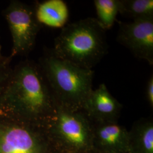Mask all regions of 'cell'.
Returning a JSON list of instances; mask_svg holds the SVG:
<instances>
[{
	"label": "cell",
	"mask_w": 153,
	"mask_h": 153,
	"mask_svg": "<svg viewBox=\"0 0 153 153\" xmlns=\"http://www.w3.org/2000/svg\"><path fill=\"white\" fill-rule=\"evenodd\" d=\"M57 105L39 64L23 61L13 69L0 102V115L46 129Z\"/></svg>",
	"instance_id": "cell-1"
},
{
	"label": "cell",
	"mask_w": 153,
	"mask_h": 153,
	"mask_svg": "<svg viewBox=\"0 0 153 153\" xmlns=\"http://www.w3.org/2000/svg\"><path fill=\"white\" fill-rule=\"evenodd\" d=\"M108 48L105 31L96 18L89 17L66 25L55 38L51 51L61 60L92 70Z\"/></svg>",
	"instance_id": "cell-2"
},
{
	"label": "cell",
	"mask_w": 153,
	"mask_h": 153,
	"mask_svg": "<svg viewBox=\"0 0 153 153\" xmlns=\"http://www.w3.org/2000/svg\"><path fill=\"white\" fill-rule=\"evenodd\" d=\"M39 65L58 105L72 111L82 110L93 90L94 72L55 56L51 51L40 58Z\"/></svg>",
	"instance_id": "cell-3"
},
{
	"label": "cell",
	"mask_w": 153,
	"mask_h": 153,
	"mask_svg": "<svg viewBox=\"0 0 153 153\" xmlns=\"http://www.w3.org/2000/svg\"><path fill=\"white\" fill-rule=\"evenodd\" d=\"M46 130L57 147L64 146L70 153L93 150V123L82 110L72 111L57 105Z\"/></svg>",
	"instance_id": "cell-4"
},
{
	"label": "cell",
	"mask_w": 153,
	"mask_h": 153,
	"mask_svg": "<svg viewBox=\"0 0 153 153\" xmlns=\"http://www.w3.org/2000/svg\"><path fill=\"white\" fill-rule=\"evenodd\" d=\"M44 128L0 115V153H57Z\"/></svg>",
	"instance_id": "cell-5"
},
{
	"label": "cell",
	"mask_w": 153,
	"mask_h": 153,
	"mask_svg": "<svg viewBox=\"0 0 153 153\" xmlns=\"http://www.w3.org/2000/svg\"><path fill=\"white\" fill-rule=\"evenodd\" d=\"M4 16L11 33L13 47L9 56L27 55L33 50L42 26L38 22L33 7L19 1H10Z\"/></svg>",
	"instance_id": "cell-6"
},
{
	"label": "cell",
	"mask_w": 153,
	"mask_h": 153,
	"mask_svg": "<svg viewBox=\"0 0 153 153\" xmlns=\"http://www.w3.org/2000/svg\"><path fill=\"white\" fill-rule=\"evenodd\" d=\"M116 40L135 57L153 65V17L121 22Z\"/></svg>",
	"instance_id": "cell-7"
},
{
	"label": "cell",
	"mask_w": 153,
	"mask_h": 153,
	"mask_svg": "<svg viewBox=\"0 0 153 153\" xmlns=\"http://www.w3.org/2000/svg\"><path fill=\"white\" fill-rule=\"evenodd\" d=\"M122 105L102 83L90 93L82 110L93 123L117 122Z\"/></svg>",
	"instance_id": "cell-8"
},
{
	"label": "cell",
	"mask_w": 153,
	"mask_h": 153,
	"mask_svg": "<svg viewBox=\"0 0 153 153\" xmlns=\"http://www.w3.org/2000/svg\"><path fill=\"white\" fill-rule=\"evenodd\" d=\"M93 149L99 153H128L129 131L117 122L93 123Z\"/></svg>",
	"instance_id": "cell-9"
},
{
	"label": "cell",
	"mask_w": 153,
	"mask_h": 153,
	"mask_svg": "<svg viewBox=\"0 0 153 153\" xmlns=\"http://www.w3.org/2000/svg\"><path fill=\"white\" fill-rule=\"evenodd\" d=\"M35 17L42 25L49 27L65 26L69 16L67 4L62 0H45L37 2L33 7Z\"/></svg>",
	"instance_id": "cell-10"
},
{
	"label": "cell",
	"mask_w": 153,
	"mask_h": 153,
	"mask_svg": "<svg viewBox=\"0 0 153 153\" xmlns=\"http://www.w3.org/2000/svg\"><path fill=\"white\" fill-rule=\"evenodd\" d=\"M128 153H153V121L142 119L129 131Z\"/></svg>",
	"instance_id": "cell-11"
},
{
	"label": "cell",
	"mask_w": 153,
	"mask_h": 153,
	"mask_svg": "<svg viewBox=\"0 0 153 153\" xmlns=\"http://www.w3.org/2000/svg\"><path fill=\"white\" fill-rule=\"evenodd\" d=\"M97 20L105 31L114 26L120 11V0H95Z\"/></svg>",
	"instance_id": "cell-12"
},
{
	"label": "cell",
	"mask_w": 153,
	"mask_h": 153,
	"mask_svg": "<svg viewBox=\"0 0 153 153\" xmlns=\"http://www.w3.org/2000/svg\"><path fill=\"white\" fill-rule=\"evenodd\" d=\"M119 13L134 19L153 17V0H120Z\"/></svg>",
	"instance_id": "cell-13"
},
{
	"label": "cell",
	"mask_w": 153,
	"mask_h": 153,
	"mask_svg": "<svg viewBox=\"0 0 153 153\" xmlns=\"http://www.w3.org/2000/svg\"><path fill=\"white\" fill-rule=\"evenodd\" d=\"M11 59L9 56L0 60V102L13 71L10 65Z\"/></svg>",
	"instance_id": "cell-14"
},
{
	"label": "cell",
	"mask_w": 153,
	"mask_h": 153,
	"mask_svg": "<svg viewBox=\"0 0 153 153\" xmlns=\"http://www.w3.org/2000/svg\"><path fill=\"white\" fill-rule=\"evenodd\" d=\"M146 96L150 106L153 107V74L149 78L147 83Z\"/></svg>",
	"instance_id": "cell-15"
},
{
	"label": "cell",
	"mask_w": 153,
	"mask_h": 153,
	"mask_svg": "<svg viewBox=\"0 0 153 153\" xmlns=\"http://www.w3.org/2000/svg\"><path fill=\"white\" fill-rule=\"evenodd\" d=\"M4 57V56H3L2 55V47H1V45L0 43V60L3 59Z\"/></svg>",
	"instance_id": "cell-16"
}]
</instances>
